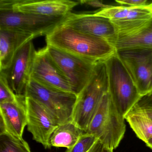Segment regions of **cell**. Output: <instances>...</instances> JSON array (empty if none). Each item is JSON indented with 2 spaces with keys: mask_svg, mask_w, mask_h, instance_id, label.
Wrapping results in <instances>:
<instances>
[{
  "mask_svg": "<svg viewBox=\"0 0 152 152\" xmlns=\"http://www.w3.org/2000/svg\"><path fill=\"white\" fill-rule=\"evenodd\" d=\"M46 37L47 45L95 63L106 61L116 53L108 41L61 24Z\"/></svg>",
  "mask_w": 152,
  "mask_h": 152,
  "instance_id": "cell-1",
  "label": "cell"
},
{
  "mask_svg": "<svg viewBox=\"0 0 152 152\" xmlns=\"http://www.w3.org/2000/svg\"><path fill=\"white\" fill-rule=\"evenodd\" d=\"M108 91L105 63L99 62L89 81L77 96L74 109L72 121L84 132L88 130L103 97Z\"/></svg>",
  "mask_w": 152,
  "mask_h": 152,
  "instance_id": "cell-2",
  "label": "cell"
},
{
  "mask_svg": "<svg viewBox=\"0 0 152 152\" xmlns=\"http://www.w3.org/2000/svg\"><path fill=\"white\" fill-rule=\"evenodd\" d=\"M124 120L108 91L103 97L86 132L94 135L105 147L114 150L124 137Z\"/></svg>",
  "mask_w": 152,
  "mask_h": 152,
  "instance_id": "cell-3",
  "label": "cell"
},
{
  "mask_svg": "<svg viewBox=\"0 0 152 152\" xmlns=\"http://www.w3.org/2000/svg\"><path fill=\"white\" fill-rule=\"evenodd\" d=\"M105 63L108 92L118 111L124 117L142 96L116 53Z\"/></svg>",
  "mask_w": 152,
  "mask_h": 152,
  "instance_id": "cell-4",
  "label": "cell"
},
{
  "mask_svg": "<svg viewBox=\"0 0 152 152\" xmlns=\"http://www.w3.org/2000/svg\"><path fill=\"white\" fill-rule=\"evenodd\" d=\"M25 97L41 105L58 125L72 121L76 94L46 87L31 79Z\"/></svg>",
  "mask_w": 152,
  "mask_h": 152,
  "instance_id": "cell-5",
  "label": "cell"
},
{
  "mask_svg": "<svg viewBox=\"0 0 152 152\" xmlns=\"http://www.w3.org/2000/svg\"><path fill=\"white\" fill-rule=\"evenodd\" d=\"M64 17L44 16L16 11L9 0L0 1V29L20 31L35 38L47 35L62 24Z\"/></svg>",
  "mask_w": 152,
  "mask_h": 152,
  "instance_id": "cell-6",
  "label": "cell"
},
{
  "mask_svg": "<svg viewBox=\"0 0 152 152\" xmlns=\"http://www.w3.org/2000/svg\"><path fill=\"white\" fill-rule=\"evenodd\" d=\"M47 52L78 96L89 81L98 63L91 62L47 45Z\"/></svg>",
  "mask_w": 152,
  "mask_h": 152,
  "instance_id": "cell-7",
  "label": "cell"
},
{
  "mask_svg": "<svg viewBox=\"0 0 152 152\" xmlns=\"http://www.w3.org/2000/svg\"><path fill=\"white\" fill-rule=\"evenodd\" d=\"M116 54L132 78L142 96L152 92V49H122Z\"/></svg>",
  "mask_w": 152,
  "mask_h": 152,
  "instance_id": "cell-8",
  "label": "cell"
},
{
  "mask_svg": "<svg viewBox=\"0 0 152 152\" xmlns=\"http://www.w3.org/2000/svg\"><path fill=\"white\" fill-rule=\"evenodd\" d=\"M36 52L32 41L29 42L17 53L8 67L0 71L18 96L25 97Z\"/></svg>",
  "mask_w": 152,
  "mask_h": 152,
  "instance_id": "cell-9",
  "label": "cell"
},
{
  "mask_svg": "<svg viewBox=\"0 0 152 152\" xmlns=\"http://www.w3.org/2000/svg\"><path fill=\"white\" fill-rule=\"evenodd\" d=\"M61 24L74 30L111 42L118 35L114 25L107 18L94 13H69L64 17Z\"/></svg>",
  "mask_w": 152,
  "mask_h": 152,
  "instance_id": "cell-10",
  "label": "cell"
},
{
  "mask_svg": "<svg viewBox=\"0 0 152 152\" xmlns=\"http://www.w3.org/2000/svg\"><path fill=\"white\" fill-rule=\"evenodd\" d=\"M31 79L46 87L75 94L67 79L50 57L46 47L36 52Z\"/></svg>",
  "mask_w": 152,
  "mask_h": 152,
  "instance_id": "cell-11",
  "label": "cell"
},
{
  "mask_svg": "<svg viewBox=\"0 0 152 152\" xmlns=\"http://www.w3.org/2000/svg\"><path fill=\"white\" fill-rule=\"evenodd\" d=\"M27 114V129L34 140L40 143L46 149L50 148L49 140L58 126L45 108L31 98L26 97Z\"/></svg>",
  "mask_w": 152,
  "mask_h": 152,
  "instance_id": "cell-12",
  "label": "cell"
},
{
  "mask_svg": "<svg viewBox=\"0 0 152 152\" xmlns=\"http://www.w3.org/2000/svg\"><path fill=\"white\" fill-rule=\"evenodd\" d=\"M13 10L48 17L65 16L79 1L69 0H9Z\"/></svg>",
  "mask_w": 152,
  "mask_h": 152,
  "instance_id": "cell-13",
  "label": "cell"
},
{
  "mask_svg": "<svg viewBox=\"0 0 152 152\" xmlns=\"http://www.w3.org/2000/svg\"><path fill=\"white\" fill-rule=\"evenodd\" d=\"M27 124L26 97L18 96L15 102L0 104V134L7 133L23 138Z\"/></svg>",
  "mask_w": 152,
  "mask_h": 152,
  "instance_id": "cell-14",
  "label": "cell"
},
{
  "mask_svg": "<svg viewBox=\"0 0 152 152\" xmlns=\"http://www.w3.org/2000/svg\"><path fill=\"white\" fill-rule=\"evenodd\" d=\"M35 38L20 31L0 29V71L8 67L19 50Z\"/></svg>",
  "mask_w": 152,
  "mask_h": 152,
  "instance_id": "cell-15",
  "label": "cell"
},
{
  "mask_svg": "<svg viewBox=\"0 0 152 152\" xmlns=\"http://www.w3.org/2000/svg\"><path fill=\"white\" fill-rule=\"evenodd\" d=\"M116 50L129 48L152 49V17L139 28L124 35H117L110 42Z\"/></svg>",
  "mask_w": 152,
  "mask_h": 152,
  "instance_id": "cell-16",
  "label": "cell"
},
{
  "mask_svg": "<svg viewBox=\"0 0 152 152\" xmlns=\"http://www.w3.org/2000/svg\"><path fill=\"white\" fill-rule=\"evenodd\" d=\"M85 132L72 121L60 124L51 134L50 145L51 147H65L70 149L75 145Z\"/></svg>",
  "mask_w": 152,
  "mask_h": 152,
  "instance_id": "cell-17",
  "label": "cell"
},
{
  "mask_svg": "<svg viewBox=\"0 0 152 152\" xmlns=\"http://www.w3.org/2000/svg\"><path fill=\"white\" fill-rule=\"evenodd\" d=\"M138 138L145 143L152 137V120L136 105L124 116Z\"/></svg>",
  "mask_w": 152,
  "mask_h": 152,
  "instance_id": "cell-18",
  "label": "cell"
},
{
  "mask_svg": "<svg viewBox=\"0 0 152 152\" xmlns=\"http://www.w3.org/2000/svg\"><path fill=\"white\" fill-rule=\"evenodd\" d=\"M0 152H32L23 139L7 133L0 134Z\"/></svg>",
  "mask_w": 152,
  "mask_h": 152,
  "instance_id": "cell-19",
  "label": "cell"
},
{
  "mask_svg": "<svg viewBox=\"0 0 152 152\" xmlns=\"http://www.w3.org/2000/svg\"><path fill=\"white\" fill-rule=\"evenodd\" d=\"M98 140L94 135L85 132L75 145L66 152H88Z\"/></svg>",
  "mask_w": 152,
  "mask_h": 152,
  "instance_id": "cell-20",
  "label": "cell"
},
{
  "mask_svg": "<svg viewBox=\"0 0 152 152\" xmlns=\"http://www.w3.org/2000/svg\"><path fill=\"white\" fill-rule=\"evenodd\" d=\"M18 97L10 87L4 75L0 73V104L15 102Z\"/></svg>",
  "mask_w": 152,
  "mask_h": 152,
  "instance_id": "cell-21",
  "label": "cell"
},
{
  "mask_svg": "<svg viewBox=\"0 0 152 152\" xmlns=\"http://www.w3.org/2000/svg\"><path fill=\"white\" fill-rule=\"evenodd\" d=\"M135 105L152 120V93L142 96Z\"/></svg>",
  "mask_w": 152,
  "mask_h": 152,
  "instance_id": "cell-22",
  "label": "cell"
},
{
  "mask_svg": "<svg viewBox=\"0 0 152 152\" xmlns=\"http://www.w3.org/2000/svg\"><path fill=\"white\" fill-rule=\"evenodd\" d=\"M115 2L123 6L127 7H140L148 5L147 0H116Z\"/></svg>",
  "mask_w": 152,
  "mask_h": 152,
  "instance_id": "cell-23",
  "label": "cell"
},
{
  "mask_svg": "<svg viewBox=\"0 0 152 152\" xmlns=\"http://www.w3.org/2000/svg\"><path fill=\"white\" fill-rule=\"evenodd\" d=\"M79 3L91 7L99 9V10L107 8L111 6L110 5H106L103 3V1L99 0H81L79 1Z\"/></svg>",
  "mask_w": 152,
  "mask_h": 152,
  "instance_id": "cell-24",
  "label": "cell"
},
{
  "mask_svg": "<svg viewBox=\"0 0 152 152\" xmlns=\"http://www.w3.org/2000/svg\"><path fill=\"white\" fill-rule=\"evenodd\" d=\"M104 145L99 140H98L88 152H102Z\"/></svg>",
  "mask_w": 152,
  "mask_h": 152,
  "instance_id": "cell-25",
  "label": "cell"
},
{
  "mask_svg": "<svg viewBox=\"0 0 152 152\" xmlns=\"http://www.w3.org/2000/svg\"><path fill=\"white\" fill-rule=\"evenodd\" d=\"M146 145L152 150V137L149 139L145 143Z\"/></svg>",
  "mask_w": 152,
  "mask_h": 152,
  "instance_id": "cell-26",
  "label": "cell"
},
{
  "mask_svg": "<svg viewBox=\"0 0 152 152\" xmlns=\"http://www.w3.org/2000/svg\"><path fill=\"white\" fill-rule=\"evenodd\" d=\"M102 152H113V150L109 149V148H107L105 147L104 146Z\"/></svg>",
  "mask_w": 152,
  "mask_h": 152,
  "instance_id": "cell-27",
  "label": "cell"
},
{
  "mask_svg": "<svg viewBox=\"0 0 152 152\" xmlns=\"http://www.w3.org/2000/svg\"><path fill=\"white\" fill-rule=\"evenodd\" d=\"M149 6H150V7H151V8L152 9V2L151 4H149Z\"/></svg>",
  "mask_w": 152,
  "mask_h": 152,
  "instance_id": "cell-28",
  "label": "cell"
},
{
  "mask_svg": "<svg viewBox=\"0 0 152 152\" xmlns=\"http://www.w3.org/2000/svg\"></svg>",
  "mask_w": 152,
  "mask_h": 152,
  "instance_id": "cell-29",
  "label": "cell"
}]
</instances>
